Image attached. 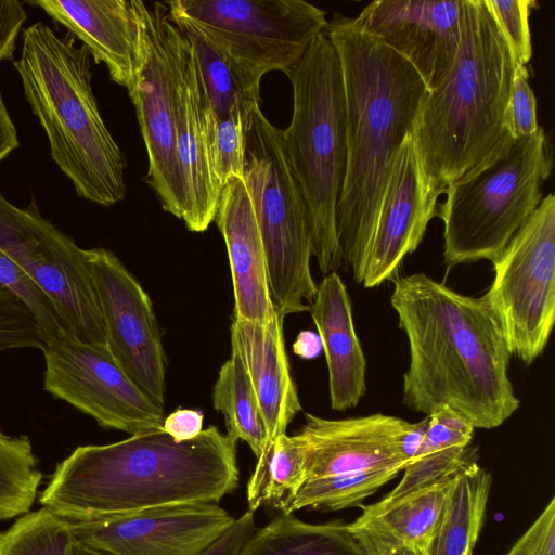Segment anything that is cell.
Masks as SVG:
<instances>
[{
  "label": "cell",
  "mask_w": 555,
  "mask_h": 555,
  "mask_svg": "<svg viewBox=\"0 0 555 555\" xmlns=\"http://www.w3.org/2000/svg\"><path fill=\"white\" fill-rule=\"evenodd\" d=\"M390 304L410 362L403 403L430 415L448 408L475 429H493L519 408L511 354L485 299L460 294L425 273L396 276Z\"/></svg>",
  "instance_id": "obj_1"
},
{
  "label": "cell",
  "mask_w": 555,
  "mask_h": 555,
  "mask_svg": "<svg viewBox=\"0 0 555 555\" xmlns=\"http://www.w3.org/2000/svg\"><path fill=\"white\" fill-rule=\"evenodd\" d=\"M341 66L347 171L336 228L343 261L362 283L390 170L427 88L416 69L357 17L335 13L324 30Z\"/></svg>",
  "instance_id": "obj_2"
},
{
  "label": "cell",
  "mask_w": 555,
  "mask_h": 555,
  "mask_svg": "<svg viewBox=\"0 0 555 555\" xmlns=\"http://www.w3.org/2000/svg\"><path fill=\"white\" fill-rule=\"evenodd\" d=\"M240 482L236 441L209 426L186 441L163 428L108 444L77 447L39 496L72 520L190 503H218Z\"/></svg>",
  "instance_id": "obj_3"
},
{
  "label": "cell",
  "mask_w": 555,
  "mask_h": 555,
  "mask_svg": "<svg viewBox=\"0 0 555 555\" xmlns=\"http://www.w3.org/2000/svg\"><path fill=\"white\" fill-rule=\"evenodd\" d=\"M516 64L485 0H461L454 61L422 99L412 140L427 194L447 188L513 140L508 101Z\"/></svg>",
  "instance_id": "obj_4"
},
{
  "label": "cell",
  "mask_w": 555,
  "mask_h": 555,
  "mask_svg": "<svg viewBox=\"0 0 555 555\" xmlns=\"http://www.w3.org/2000/svg\"><path fill=\"white\" fill-rule=\"evenodd\" d=\"M90 57L73 36L37 22L23 30L13 65L54 163L80 198L111 207L126 195V162L99 111Z\"/></svg>",
  "instance_id": "obj_5"
},
{
  "label": "cell",
  "mask_w": 555,
  "mask_h": 555,
  "mask_svg": "<svg viewBox=\"0 0 555 555\" xmlns=\"http://www.w3.org/2000/svg\"><path fill=\"white\" fill-rule=\"evenodd\" d=\"M286 75L293 113L282 130L284 151L308 210L312 256L326 275L344 264L336 217L347 171V130L339 56L324 31Z\"/></svg>",
  "instance_id": "obj_6"
},
{
  "label": "cell",
  "mask_w": 555,
  "mask_h": 555,
  "mask_svg": "<svg viewBox=\"0 0 555 555\" xmlns=\"http://www.w3.org/2000/svg\"><path fill=\"white\" fill-rule=\"evenodd\" d=\"M551 172L547 139L540 128L449 185L437 209L446 266L493 261L541 203Z\"/></svg>",
  "instance_id": "obj_7"
},
{
  "label": "cell",
  "mask_w": 555,
  "mask_h": 555,
  "mask_svg": "<svg viewBox=\"0 0 555 555\" xmlns=\"http://www.w3.org/2000/svg\"><path fill=\"white\" fill-rule=\"evenodd\" d=\"M242 179L261 234L273 308L283 318L308 311L318 288L310 270L309 215L286 159L282 130L259 105L250 113Z\"/></svg>",
  "instance_id": "obj_8"
},
{
  "label": "cell",
  "mask_w": 555,
  "mask_h": 555,
  "mask_svg": "<svg viewBox=\"0 0 555 555\" xmlns=\"http://www.w3.org/2000/svg\"><path fill=\"white\" fill-rule=\"evenodd\" d=\"M482 296L511 356L526 364L544 351L555 320V196L550 193L491 261Z\"/></svg>",
  "instance_id": "obj_9"
},
{
  "label": "cell",
  "mask_w": 555,
  "mask_h": 555,
  "mask_svg": "<svg viewBox=\"0 0 555 555\" xmlns=\"http://www.w3.org/2000/svg\"><path fill=\"white\" fill-rule=\"evenodd\" d=\"M171 14L196 23L250 77L287 74L304 56L328 21L304 0H173Z\"/></svg>",
  "instance_id": "obj_10"
},
{
  "label": "cell",
  "mask_w": 555,
  "mask_h": 555,
  "mask_svg": "<svg viewBox=\"0 0 555 555\" xmlns=\"http://www.w3.org/2000/svg\"><path fill=\"white\" fill-rule=\"evenodd\" d=\"M0 250L48 296L66 332L107 347L86 249L46 219L35 199L20 208L0 192Z\"/></svg>",
  "instance_id": "obj_11"
},
{
  "label": "cell",
  "mask_w": 555,
  "mask_h": 555,
  "mask_svg": "<svg viewBox=\"0 0 555 555\" xmlns=\"http://www.w3.org/2000/svg\"><path fill=\"white\" fill-rule=\"evenodd\" d=\"M142 63L128 89L147 153V183L162 207L182 219L184 197L176 156L178 36L164 2L140 1Z\"/></svg>",
  "instance_id": "obj_12"
},
{
  "label": "cell",
  "mask_w": 555,
  "mask_h": 555,
  "mask_svg": "<svg viewBox=\"0 0 555 555\" xmlns=\"http://www.w3.org/2000/svg\"><path fill=\"white\" fill-rule=\"evenodd\" d=\"M43 388L108 429L137 435L162 428L164 409L117 363L106 346L62 333L42 350Z\"/></svg>",
  "instance_id": "obj_13"
},
{
  "label": "cell",
  "mask_w": 555,
  "mask_h": 555,
  "mask_svg": "<svg viewBox=\"0 0 555 555\" xmlns=\"http://www.w3.org/2000/svg\"><path fill=\"white\" fill-rule=\"evenodd\" d=\"M109 352L129 377L164 405L166 357L151 298L119 258L86 249Z\"/></svg>",
  "instance_id": "obj_14"
},
{
  "label": "cell",
  "mask_w": 555,
  "mask_h": 555,
  "mask_svg": "<svg viewBox=\"0 0 555 555\" xmlns=\"http://www.w3.org/2000/svg\"><path fill=\"white\" fill-rule=\"evenodd\" d=\"M234 519L216 503H190L66 520L75 542L107 555H196Z\"/></svg>",
  "instance_id": "obj_15"
},
{
  "label": "cell",
  "mask_w": 555,
  "mask_h": 555,
  "mask_svg": "<svg viewBox=\"0 0 555 555\" xmlns=\"http://www.w3.org/2000/svg\"><path fill=\"white\" fill-rule=\"evenodd\" d=\"M428 417L416 423L382 413L328 420L310 413L298 433L306 444L305 480L403 466L417 452Z\"/></svg>",
  "instance_id": "obj_16"
},
{
  "label": "cell",
  "mask_w": 555,
  "mask_h": 555,
  "mask_svg": "<svg viewBox=\"0 0 555 555\" xmlns=\"http://www.w3.org/2000/svg\"><path fill=\"white\" fill-rule=\"evenodd\" d=\"M357 18L416 69L427 90L448 74L460 43L461 0H376Z\"/></svg>",
  "instance_id": "obj_17"
},
{
  "label": "cell",
  "mask_w": 555,
  "mask_h": 555,
  "mask_svg": "<svg viewBox=\"0 0 555 555\" xmlns=\"http://www.w3.org/2000/svg\"><path fill=\"white\" fill-rule=\"evenodd\" d=\"M411 134L396 155L385 188L362 280L366 288L396 276L404 257L416 250L429 221L437 216L438 201L423 185Z\"/></svg>",
  "instance_id": "obj_18"
},
{
  "label": "cell",
  "mask_w": 555,
  "mask_h": 555,
  "mask_svg": "<svg viewBox=\"0 0 555 555\" xmlns=\"http://www.w3.org/2000/svg\"><path fill=\"white\" fill-rule=\"evenodd\" d=\"M87 48L111 79L130 88L142 63L140 0H33Z\"/></svg>",
  "instance_id": "obj_19"
},
{
  "label": "cell",
  "mask_w": 555,
  "mask_h": 555,
  "mask_svg": "<svg viewBox=\"0 0 555 555\" xmlns=\"http://www.w3.org/2000/svg\"><path fill=\"white\" fill-rule=\"evenodd\" d=\"M177 56L176 156L184 197L181 220L189 231L199 233L215 220L221 190L209 165L194 54L180 30Z\"/></svg>",
  "instance_id": "obj_20"
},
{
  "label": "cell",
  "mask_w": 555,
  "mask_h": 555,
  "mask_svg": "<svg viewBox=\"0 0 555 555\" xmlns=\"http://www.w3.org/2000/svg\"><path fill=\"white\" fill-rule=\"evenodd\" d=\"M216 223L223 236L234 294V319L266 324L275 312L269 292L264 248L242 178L221 190Z\"/></svg>",
  "instance_id": "obj_21"
},
{
  "label": "cell",
  "mask_w": 555,
  "mask_h": 555,
  "mask_svg": "<svg viewBox=\"0 0 555 555\" xmlns=\"http://www.w3.org/2000/svg\"><path fill=\"white\" fill-rule=\"evenodd\" d=\"M283 321L275 311L266 324L234 319L230 328L231 349L248 374L269 442L286 434L301 411L286 354Z\"/></svg>",
  "instance_id": "obj_22"
},
{
  "label": "cell",
  "mask_w": 555,
  "mask_h": 555,
  "mask_svg": "<svg viewBox=\"0 0 555 555\" xmlns=\"http://www.w3.org/2000/svg\"><path fill=\"white\" fill-rule=\"evenodd\" d=\"M308 311L326 359L331 406L336 411L354 408L366 391V361L350 297L337 272L324 275Z\"/></svg>",
  "instance_id": "obj_23"
},
{
  "label": "cell",
  "mask_w": 555,
  "mask_h": 555,
  "mask_svg": "<svg viewBox=\"0 0 555 555\" xmlns=\"http://www.w3.org/2000/svg\"><path fill=\"white\" fill-rule=\"evenodd\" d=\"M168 15L190 42L202 101L217 119H225L238 107L259 103V80L241 70L196 23L169 12Z\"/></svg>",
  "instance_id": "obj_24"
},
{
  "label": "cell",
  "mask_w": 555,
  "mask_h": 555,
  "mask_svg": "<svg viewBox=\"0 0 555 555\" xmlns=\"http://www.w3.org/2000/svg\"><path fill=\"white\" fill-rule=\"evenodd\" d=\"M468 461L437 482L400 500L362 506L361 516L350 526L373 529L426 551L443 515L452 485Z\"/></svg>",
  "instance_id": "obj_25"
},
{
  "label": "cell",
  "mask_w": 555,
  "mask_h": 555,
  "mask_svg": "<svg viewBox=\"0 0 555 555\" xmlns=\"http://www.w3.org/2000/svg\"><path fill=\"white\" fill-rule=\"evenodd\" d=\"M491 488V476L469 460L459 472L450 490L441 520L425 555L472 553L482 529Z\"/></svg>",
  "instance_id": "obj_26"
},
{
  "label": "cell",
  "mask_w": 555,
  "mask_h": 555,
  "mask_svg": "<svg viewBox=\"0 0 555 555\" xmlns=\"http://www.w3.org/2000/svg\"><path fill=\"white\" fill-rule=\"evenodd\" d=\"M240 555H371L349 524H308L281 514L255 530Z\"/></svg>",
  "instance_id": "obj_27"
},
{
  "label": "cell",
  "mask_w": 555,
  "mask_h": 555,
  "mask_svg": "<svg viewBox=\"0 0 555 555\" xmlns=\"http://www.w3.org/2000/svg\"><path fill=\"white\" fill-rule=\"evenodd\" d=\"M306 444L301 436L280 435L269 442L247 485L248 511L263 505L281 508L305 481Z\"/></svg>",
  "instance_id": "obj_28"
},
{
  "label": "cell",
  "mask_w": 555,
  "mask_h": 555,
  "mask_svg": "<svg viewBox=\"0 0 555 555\" xmlns=\"http://www.w3.org/2000/svg\"><path fill=\"white\" fill-rule=\"evenodd\" d=\"M215 410L224 417L227 435L242 440L259 457L269 443L267 430L259 411L248 374L237 353L222 364L212 388Z\"/></svg>",
  "instance_id": "obj_29"
},
{
  "label": "cell",
  "mask_w": 555,
  "mask_h": 555,
  "mask_svg": "<svg viewBox=\"0 0 555 555\" xmlns=\"http://www.w3.org/2000/svg\"><path fill=\"white\" fill-rule=\"evenodd\" d=\"M402 470L403 466H390L307 479L280 509L282 514H293L305 507L320 511L362 507L366 498Z\"/></svg>",
  "instance_id": "obj_30"
},
{
  "label": "cell",
  "mask_w": 555,
  "mask_h": 555,
  "mask_svg": "<svg viewBox=\"0 0 555 555\" xmlns=\"http://www.w3.org/2000/svg\"><path fill=\"white\" fill-rule=\"evenodd\" d=\"M41 479L30 439L0 429V520L28 513Z\"/></svg>",
  "instance_id": "obj_31"
},
{
  "label": "cell",
  "mask_w": 555,
  "mask_h": 555,
  "mask_svg": "<svg viewBox=\"0 0 555 555\" xmlns=\"http://www.w3.org/2000/svg\"><path fill=\"white\" fill-rule=\"evenodd\" d=\"M73 543L68 521L46 507L0 531V555H69Z\"/></svg>",
  "instance_id": "obj_32"
},
{
  "label": "cell",
  "mask_w": 555,
  "mask_h": 555,
  "mask_svg": "<svg viewBox=\"0 0 555 555\" xmlns=\"http://www.w3.org/2000/svg\"><path fill=\"white\" fill-rule=\"evenodd\" d=\"M257 105L259 103L238 107L229 117L220 120L202 101V120L209 165L214 180L220 190L231 177L242 178L243 176L246 132L250 113Z\"/></svg>",
  "instance_id": "obj_33"
},
{
  "label": "cell",
  "mask_w": 555,
  "mask_h": 555,
  "mask_svg": "<svg viewBox=\"0 0 555 555\" xmlns=\"http://www.w3.org/2000/svg\"><path fill=\"white\" fill-rule=\"evenodd\" d=\"M474 456L476 449L470 444L434 447L421 443L404 468L400 482L380 502L391 503L420 491L453 473Z\"/></svg>",
  "instance_id": "obj_34"
},
{
  "label": "cell",
  "mask_w": 555,
  "mask_h": 555,
  "mask_svg": "<svg viewBox=\"0 0 555 555\" xmlns=\"http://www.w3.org/2000/svg\"><path fill=\"white\" fill-rule=\"evenodd\" d=\"M0 287L14 295L29 309L38 323L46 346L65 332L52 301L2 250H0Z\"/></svg>",
  "instance_id": "obj_35"
},
{
  "label": "cell",
  "mask_w": 555,
  "mask_h": 555,
  "mask_svg": "<svg viewBox=\"0 0 555 555\" xmlns=\"http://www.w3.org/2000/svg\"><path fill=\"white\" fill-rule=\"evenodd\" d=\"M490 13L503 34L516 66H526L532 57L529 26L533 0H485Z\"/></svg>",
  "instance_id": "obj_36"
},
{
  "label": "cell",
  "mask_w": 555,
  "mask_h": 555,
  "mask_svg": "<svg viewBox=\"0 0 555 555\" xmlns=\"http://www.w3.org/2000/svg\"><path fill=\"white\" fill-rule=\"evenodd\" d=\"M35 348L43 350L38 323L29 309L14 295L0 287V351Z\"/></svg>",
  "instance_id": "obj_37"
},
{
  "label": "cell",
  "mask_w": 555,
  "mask_h": 555,
  "mask_svg": "<svg viewBox=\"0 0 555 555\" xmlns=\"http://www.w3.org/2000/svg\"><path fill=\"white\" fill-rule=\"evenodd\" d=\"M508 119L514 138L532 135L541 128L537 117V99L526 66H516L508 101Z\"/></svg>",
  "instance_id": "obj_38"
},
{
  "label": "cell",
  "mask_w": 555,
  "mask_h": 555,
  "mask_svg": "<svg viewBox=\"0 0 555 555\" xmlns=\"http://www.w3.org/2000/svg\"><path fill=\"white\" fill-rule=\"evenodd\" d=\"M506 555H555V498Z\"/></svg>",
  "instance_id": "obj_39"
},
{
  "label": "cell",
  "mask_w": 555,
  "mask_h": 555,
  "mask_svg": "<svg viewBox=\"0 0 555 555\" xmlns=\"http://www.w3.org/2000/svg\"><path fill=\"white\" fill-rule=\"evenodd\" d=\"M255 530L254 513L247 511L196 555H240Z\"/></svg>",
  "instance_id": "obj_40"
},
{
  "label": "cell",
  "mask_w": 555,
  "mask_h": 555,
  "mask_svg": "<svg viewBox=\"0 0 555 555\" xmlns=\"http://www.w3.org/2000/svg\"><path fill=\"white\" fill-rule=\"evenodd\" d=\"M27 13L17 0H0V62L13 61L17 36Z\"/></svg>",
  "instance_id": "obj_41"
},
{
  "label": "cell",
  "mask_w": 555,
  "mask_h": 555,
  "mask_svg": "<svg viewBox=\"0 0 555 555\" xmlns=\"http://www.w3.org/2000/svg\"><path fill=\"white\" fill-rule=\"evenodd\" d=\"M350 529L371 555H425V551L415 548L397 539L367 528Z\"/></svg>",
  "instance_id": "obj_42"
},
{
  "label": "cell",
  "mask_w": 555,
  "mask_h": 555,
  "mask_svg": "<svg viewBox=\"0 0 555 555\" xmlns=\"http://www.w3.org/2000/svg\"><path fill=\"white\" fill-rule=\"evenodd\" d=\"M204 414L194 409H177L163 421V430L178 442L191 440L203 430Z\"/></svg>",
  "instance_id": "obj_43"
},
{
  "label": "cell",
  "mask_w": 555,
  "mask_h": 555,
  "mask_svg": "<svg viewBox=\"0 0 555 555\" xmlns=\"http://www.w3.org/2000/svg\"><path fill=\"white\" fill-rule=\"evenodd\" d=\"M20 146L17 130L0 93V162Z\"/></svg>",
  "instance_id": "obj_44"
},
{
  "label": "cell",
  "mask_w": 555,
  "mask_h": 555,
  "mask_svg": "<svg viewBox=\"0 0 555 555\" xmlns=\"http://www.w3.org/2000/svg\"><path fill=\"white\" fill-rule=\"evenodd\" d=\"M293 351L305 360L317 358L323 351L319 334L312 331H301L293 345Z\"/></svg>",
  "instance_id": "obj_45"
},
{
  "label": "cell",
  "mask_w": 555,
  "mask_h": 555,
  "mask_svg": "<svg viewBox=\"0 0 555 555\" xmlns=\"http://www.w3.org/2000/svg\"><path fill=\"white\" fill-rule=\"evenodd\" d=\"M69 555H107L100 551L87 547L74 541Z\"/></svg>",
  "instance_id": "obj_46"
},
{
  "label": "cell",
  "mask_w": 555,
  "mask_h": 555,
  "mask_svg": "<svg viewBox=\"0 0 555 555\" xmlns=\"http://www.w3.org/2000/svg\"><path fill=\"white\" fill-rule=\"evenodd\" d=\"M464 555H472V553H465Z\"/></svg>",
  "instance_id": "obj_47"
}]
</instances>
